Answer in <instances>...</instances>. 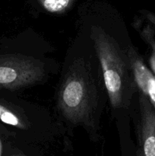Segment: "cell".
I'll list each match as a JSON object with an SVG mask.
<instances>
[{"mask_svg":"<svg viewBox=\"0 0 155 156\" xmlns=\"http://www.w3.org/2000/svg\"><path fill=\"white\" fill-rule=\"evenodd\" d=\"M92 34L111 105L113 108L127 107L132 93L131 68L127 54L102 29L94 27Z\"/></svg>","mask_w":155,"mask_h":156,"instance_id":"1","label":"cell"},{"mask_svg":"<svg viewBox=\"0 0 155 156\" xmlns=\"http://www.w3.org/2000/svg\"><path fill=\"white\" fill-rule=\"evenodd\" d=\"M95 103L96 87L89 67L82 59L74 61L59 89V110L72 123H86Z\"/></svg>","mask_w":155,"mask_h":156,"instance_id":"2","label":"cell"},{"mask_svg":"<svg viewBox=\"0 0 155 156\" xmlns=\"http://www.w3.org/2000/svg\"><path fill=\"white\" fill-rule=\"evenodd\" d=\"M45 75L40 61L23 55L0 56V88L18 89L39 82Z\"/></svg>","mask_w":155,"mask_h":156,"instance_id":"3","label":"cell"},{"mask_svg":"<svg viewBox=\"0 0 155 156\" xmlns=\"http://www.w3.org/2000/svg\"><path fill=\"white\" fill-rule=\"evenodd\" d=\"M127 56L134 80L141 92L148 98L155 108V76L146 66L136 50L130 47L127 51Z\"/></svg>","mask_w":155,"mask_h":156,"instance_id":"4","label":"cell"},{"mask_svg":"<svg viewBox=\"0 0 155 156\" xmlns=\"http://www.w3.org/2000/svg\"><path fill=\"white\" fill-rule=\"evenodd\" d=\"M143 156H155V108L145 95L139 94Z\"/></svg>","mask_w":155,"mask_h":156,"instance_id":"5","label":"cell"},{"mask_svg":"<svg viewBox=\"0 0 155 156\" xmlns=\"http://www.w3.org/2000/svg\"><path fill=\"white\" fill-rule=\"evenodd\" d=\"M40 5L51 13H62L69 9L74 0H38Z\"/></svg>","mask_w":155,"mask_h":156,"instance_id":"6","label":"cell"},{"mask_svg":"<svg viewBox=\"0 0 155 156\" xmlns=\"http://www.w3.org/2000/svg\"><path fill=\"white\" fill-rule=\"evenodd\" d=\"M0 120L6 124L17 127H24L23 123L19 117L2 102L0 101Z\"/></svg>","mask_w":155,"mask_h":156,"instance_id":"7","label":"cell"},{"mask_svg":"<svg viewBox=\"0 0 155 156\" xmlns=\"http://www.w3.org/2000/svg\"><path fill=\"white\" fill-rule=\"evenodd\" d=\"M144 36L145 37L146 41H148L150 45L151 46V56H150L149 62H150L152 72H153V75L155 76V41L153 40V36H152V33L149 30H145Z\"/></svg>","mask_w":155,"mask_h":156,"instance_id":"8","label":"cell"}]
</instances>
